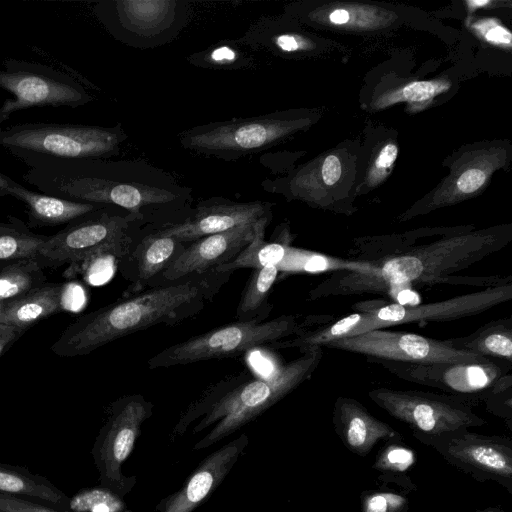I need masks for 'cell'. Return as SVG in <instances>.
I'll return each instance as SVG.
<instances>
[{
	"instance_id": "6da1fadb",
	"label": "cell",
	"mask_w": 512,
	"mask_h": 512,
	"mask_svg": "<svg viewBox=\"0 0 512 512\" xmlns=\"http://www.w3.org/2000/svg\"><path fill=\"white\" fill-rule=\"evenodd\" d=\"M23 180L41 193L69 201L114 206L141 225L159 228L193 208L192 189L143 159L24 157Z\"/></svg>"
},
{
	"instance_id": "7a4b0ae2",
	"label": "cell",
	"mask_w": 512,
	"mask_h": 512,
	"mask_svg": "<svg viewBox=\"0 0 512 512\" xmlns=\"http://www.w3.org/2000/svg\"><path fill=\"white\" fill-rule=\"evenodd\" d=\"M233 272L209 270L185 275L83 314L68 325L51 350L85 356L122 337L157 325L173 326L198 315Z\"/></svg>"
},
{
	"instance_id": "3957f363",
	"label": "cell",
	"mask_w": 512,
	"mask_h": 512,
	"mask_svg": "<svg viewBox=\"0 0 512 512\" xmlns=\"http://www.w3.org/2000/svg\"><path fill=\"white\" fill-rule=\"evenodd\" d=\"M279 366L270 375L258 377L249 370L227 375L205 389L190 403L175 425L173 437L182 436L196 419L192 432L212 429L194 449L208 448L256 419L308 380L320 364L323 349L313 345Z\"/></svg>"
},
{
	"instance_id": "277c9868",
	"label": "cell",
	"mask_w": 512,
	"mask_h": 512,
	"mask_svg": "<svg viewBox=\"0 0 512 512\" xmlns=\"http://www.w3.org/2000/svg\"><path fill=\"white\" fill-rule=\"evenodd\" d=\"M511 239L503 232H476L447 237L434 243L375 260L374 273L337 271L311 289L309 300L363 292H391L419 284H459L449 276L502 249Z\"/></svg>"
},
{
	"instance_id": "5b68a950",
	"label": "cell",
	"mask_w": 512,
	"mask_h": 512,
	"mask_svg": "<svg viewBox=\"0 0 512 512\" xmlns=\"http://www.w3.org/2000/svg\"><path fill=\"white\" fill-rule=\"evenodd\" d=\"M512 298V282L486 287L445 300L420 305L376 302L357 304L358 311L347 315L322 329L270 344V348L300 350L376 329L420 322H446L473 317L486 312Z\"/></svg>"
},
{
	"instance_id": "8992f818",
	"label": "cell",
	"mask_w": 512,
	"mask_h": 512,
	"mask_svg": "<svg viewBox=\"0 0 512 512\" xmlns=\"http://www.w3.org/2000/svg\"><path fill=\"white\" fill-rule=\"evenodd\" d=\"M127 137L121 123L107 127L28 122L0 129V146L18 159L113 158Z\"/></svg>"
},
{
	"instance_id": "52a82bcc",
	"label": "cell",
	"mask_w": 512,
	"mask_h": 512,
	"mask_svg": "<svg viewBox=\"0 0 512 512\" xmlns=\"http://www.w3.org/2000/svg\"><path fill=\"white\" fill-rule=\"evenodd\" d=\"M144 226L128 212L103 206L66 225L47 237L38 252L41 267L68 264L69 275L89 258L110 253L118 259L133 245Z\"/></svg>"
},
{
	"instance_id": "ba28073f",
	"label": "cell",
	"mask_w": 512,
	"mask_h": 512,
	"mask_svg": "<svg viewBox=\"0 0 512 512\" xmlns=\"http://www.w3.org/2000/svg\"><path fill=\"white\" fill-rule=\"evenodd\" d=\"M307 319L281 315L264 322L235 321L170 345L152 356L149 369L169 368L213 359L233 358L252 349L302 334Z\"/></svg>"
},
{
	"instance_id": "9c48e42d",
	"label": "cell",
	"mask_w": 512,
	"mask_h": 512,
	"mask_svg": "<svg viewBox=\"0 0 512 512\" xmlns=\"http://www.w3.org/2000/svg\"><path fill=\"white\" fill-rule=\"evenodd\" d=\"M368 397L430 447L452 434L487 423L467 400L451 394L381 387L370 390Z\"/></svg>"
},
{
	"instance_id": "30bf717a",
	"label": "cell",
	"mask_w": 512,
	"mask_h": 512,
	"mask_svg": "<svg viewBox=\"0 0 512 512\" xmlns=\"http://www.w3.org/2000/svg\"><path fill=\"white\" fill-rule=\"evenodd\" d=\"M298 128V119L286 112L215 121L178 135L179 145L193 153L236 161L260 153Z\"/></svg>"
},
{
	"instance_id": "8fae6325",
	"label": "cell",
	"mask_w": 512,
	"mask_h": 512,
	"mask_svg": "<svg viewBox=\"0 0 512 512\" xmlns=\"http://www.w3.org/2000/svg\"><path fill=\"white\" fill-rule=\"evenodd\" d=\"M97 15L109 33L139 49L156 48L173 41L192 15L185 0H116L99 3Z\"/></svg>"
},
{
	"instance_id": "7c38bea8",
	"label": "cell",
	"mask_w": 512,
	"mask_h": 512,
	"mask_svg": "<svg viewBox=\"0 0 512 512\" xmlns=\"http://www.w3.org/2000/svg\"><path fill=\"white\" fill-rule=\"evenodd\" d=\"M153 407L141 394L117 398L109 405L107 418L95 439L92 456L100 486L122 498L135 484L134 477L123 474L122 465L132 453L142 424L151 417Z\"/></svg>"
},
{
	"instance_id": "4fadbf2b",
	"label": "cell",
	"mask_w": 512,
	"mask_h": 512,
	"mask_svg": "<svg viewBox=\"0 0 512 512\" xmlns=\"http://www.w3.org/2000/svg\"><path fill=\"white\" fill-rule=\"evenodd\" d=\"M0 70V88L9 92L0 107V124L11 114L42 106L79 107L93 96L73 77L50 66L17 59H5Z\"/></svg>"
},
{
	"instance_id": "5bb4252c",
	"label": "cell",
	"mask_w": 512,
	"mask_h": 512,
	"mask_svg": "<svg viewBox=\"0 0 512 512\" xmlns=\"http://www.w3.org/2000/svg\"><path fill=\"white\" fill-rule=\"evenodd\" d=\"M358 353L367 359L411 364L487 362L492 359L458 350L444 340L404 331L376 329L329 341L322 347Z\"/></svg>"
},
{
	"instance_id": "9a60e30c",
	"label": "cell",
	"mask_w": 512,
	"mask_h": 512,
	"mask_svg": "<svg viewBox=\"0 0 512 512\" xmlns=\"http://www.w3.org/2000/svg\"><path fill=\"white\" fill-rule=\"evenodd\" d=\"M406 381L433 387L461 397L472 406L485 402L497 381L509 373L505 365L487 362L411 364L368 359Z\"/></svg>"
},
{
	"instance_id": "2e32d148",
	"label": "cell",
	"mask_w": 512,
	"mask_h": 512,
	"mask_svg": "<svg viewBox=\"0 0 512 512\" xmlns=\"http://www.w3.org/2000/svg\"><path fill=\"white\" fill-rule=\"evenodd\" d=\"M451 466L479 482L493 481L512 494V440L464 430L433 447Z\"/></svg>"
},
{
	"instance_id": "e0dca14e",
	"label": "cell",
	"mask_w": 512,
	"mask_h": 512,
	"mask_svg": "<svg viewBox=\"0 0 512 512\" xmlns=\"http://www.w3.org/2000/svg\"><path fill=\"white\" fill-rule=\"evenodd\" d=\"M272 206V203L261 200L236 202L223 197H211L197 202L179 222L159 228L147 227L157 234L174 237L187 245L202 237L272 215Z\"/></svg>"
},
{
	"instance_id": "ac0fdd59",
	"label": "cell",
	"mask_w": 512,
	"mask_h": 512,
	"mask_svg": "<svg viewBox=\"0 0 512 512\" xmlns=\"http://www.w3.org/2000/svg\"><path fill=\"white\" fill-rule=\"evenodd\" d=\"M185 248L186 244L176 238L143 227L131 248L117 261L118 271L129 283L122 296L160 285L163 274Z\"/></svg>"
},
{
	"instance_id": "d6986e66",
	"label": "cell",
	"mask_w": 512,
	"mask_h": 512,
	"mask_svg": "<svg viewBox=\"0 0 512 512\" xmlns=\"http://www.w3.org/2000/svg\"><path fill=\"white\" fill-rule=\"evenodd\" d=\"M260 220L187 244L180 257L163 274L160 284L232 262L252 242Z\"/></svg>"
},
{
	"instance_id": "ffe728a7",
	"label": "cell",
	"mask_w": 512,
	"mask_h": 512,
	"mask_svg": "<svg viewBox=\"0 0 512 512\" xmlns=\"http://www.w3.org/2000/svg\"><path fill=\"white\" fill-rule=\"evenodd\" d=\"M248 442L247 435L243 433L211 453L190 474L183 486L163 498L156 509L159 512H192L221 484Z\"/></svg>"
},
{
	"instance_id": "44dd1931",
	"label": "cell",
	"mask_w": 512,
	"mask_h": 512,
	"mask_svg": "<svg viewBox=\"0 0 512 512\" xmlns=\"http://www.w3.org/2000/svg\"><path fill=\"white\" fill-rule=\"evenodd\" d=\"M332 422L343 445L361 457L368 455L379 442L402 440V435L373 416L356 399L339 396L333 407Z\"/></svg>"
},
{
	"instance_id": "7402d4cb",
	"label": "cell",
	"mask_w": 512,
	"mask_h": 512,
	"mask_svg": "<svg viewBox=\"0 0 512 512\" xmlns=\"http://www.w3.org/2000/svg\"><path fill=\"white\" fill-rule=\"evenodd\" d=\"M7 195L26 205L28 227H43L68 224L71 221L106 205L82 203L34 192L11 181Z\"/></svg>"
},
{
	"instance_id": "603a6c76",
	"label": "cell",
	"mask_w": 512,
	"mask_h": 512,
	"mask_svg": "<svg viewBox=\"0 0 512 512\" xmlns=\"http://www.w3.org/2000/svg\"><path fill=\"white\" fill-rule=\"evenodd\" d=\"M64 283H46L0 307V324L23 331L58 313L63 307Z\"/></svg>"
},
{
	"instance_id": "cb8c5ba5",
	"label": "cell",
	"mask_w": 512,
	"mask_h": 512,
	"mask_svg": "<svg viewBox=\"0 0 512 512\" xmlns=\"http://www.w3.org/2000/svg\"><path fill=\"white\" fill-rule=\"evenodd\" d=\"M0 493L68 511L69 497L47 478L19 466L0 463Z\"/></svg>"
},
{
	"instance_id": "d4e9b609",
	"label": "cell",
	"mask_w": 512,
	"mask_h": 512,
	"mask_svg": "<svg viewBox=\"0 0 512 512\" xmlns=\"http://www.w3.org/2000/svg\"><path fill=\"white\" fill-rule=\"evenodd\" d=\"M458 350L480 356L512 360V321L510 318L489 322L471 334L444 340Z\"/></svg>"
},
{
	"instance_id": "484cf974",
	"label": "cell",
	"mask_w": 512,
	"mask_h": 512,
	"mask_svg": "<svg viewBox=\"0 0 512 512\" xmlns=\"http://www.w3.org/2000/svg\"><path fill=\"white\" fill-rule=\"evenodd\" d=\"M279 272L276 266L253 269L240 295L236 321H266L273 309L269 296Z\"/></svg>"
},
{
	"instance_id": "4316f807",
	"label": "cell",
	"mask_w": 512,
	"mask_h": 512,
	"mask_svg": "<svg viewBox=\"0 0 512 512\" xmlns=\"http://www.w3.org/2000/svg\"><path fill=\"white\" fill-rule=\"evenodd\" d=\"M280 272L322 273L328 271H348L356 273H374L377 265L373 262L344 259L320 252L288 246L285 256L277 266Z\"/></svg>"
},
{
	"instance_id": "83f0119b",
	"label": "cell",
	"mask_w": 512,
	"mask_h": 512,
	"mask_svg": "<svg viewBox=\"0 0 512 512\" xmlns=\"http://www.w3.org/2000/svg\"><path fill=\"white\" fill-rule=\"evenodd\" d=\"M415 452L402 440L388 441L379 450L372 468L382 486L393 484L405 493L417 490L410 472L416 463Z\"/></svg>"
},
{
	"instance_id": "f1b7e54d",
	"label": "cell",
	"mask_w": 512,
	"mask_h": 512,
	"mask_svg": "<svg viewBox=\"0 0 512 512\" xmlns=\"http://www.w3.org/2000/svg\"><path fill=\"white\" fill-rule=\"evenodd\" d=\"M271 219L272 215L263 217L258 223L252 242L232 262L215 270L234 272L241 268L277 267L285 256L290 240L273 235L270 241H265V231Z\"/></svg>"
},
{
	"instance_id": "f546056e",
	"label": "cell",
	"mask_w": 512,
	"mask_h": 512,
	"mask_svg": "<svg viewBox=\"0 0 512 512\" xmlns=\"http://www.w3.org/2000/svg\"><path fill=\"white\" fill-rule=\"evenodd\" d=\"M252 52L237 39L223 40L187 56V61L196 67L211 70H247L256 64Z\"/></svg>"
},
{
	"instance_id": "4dcf8cb0",
	"label": "cell",
	"mask_w": 512,
	"mask_h": 512,
	"mask_svg": "<svg viewBox=\"0 0 512 512\" xmlns=\"http://www.w3.org/2000/svg\"><path fill=\"white\" fill-rule=\"evenodd\" d=\"M9 222L0 221V264L22 259L38 258V252L47 235L33 233L16 217L8 216Z\"/></svg>"
},
{
	"instance_id": "1f68e13d",
	"label": "cell",
	"mask_w": 512,
	"mask_h": 512,
	"mask_svg": "<svg viewBox=\"0 0 512 512\" xmlns=\"http://www.w3.org/2000/svg\"><path fill=\"white\" fill-rule=\"evenodd\" d=\"M46 283L43 268L35 259L0 264V305Z\"/></svg>"
},
{
	"instance_id": "d6a6232c",
	"label": "cell",
	"mask_w": 512,
	"mask_h": 512,
	"mask_svg": "<svg viewBox=\"0 0 512 512\" xmlns=\"http://www.w3.org/2000/svg\"><path fill=\"white\" fill-rule=\"evenodd\" d=\"M69 512H126L122 497L102 486L87 488L69 497Z\"/></svg>"
},
{
	"instance_id": "836d02e7",
	"label": "cell",
	"mask_w": 512,
	"mask_h": 512,
	"mask_svg": "<svg viewBox=\"0 0 512 512\" xmlns=\"http://www.w3.org/2000/svg\"><path fill=\"white\" fill-rule=\"evenodd\" d=\"M407 493L390 490H366L360 496L361 512H408Z\"/></svg>"
},
{
	"instance_id": "e575fe53",
	"label": "cell",
	"mask_w": 512,
	"mask_h": 512,
	"mask_svg": "<svg viewBox=\"0 0 512 512\" xmlns=\"http://www.w3.org/2000/svg\"><path fill=\"white\" fill-rule=\"evenodd\" d=\"M443 90H445V88L431 81L412 82L405 86L398 94L393 95V99H391L389 103H394L399 100L420 102L432 98Z\"/></svg>"
},
{
	"instance_id": "d590c367",
	"label": "cell",
	"mask_w": 512,
	"mask_h": 512,
	"mask_svg": "<svg viewBox=\"0 0 512 512\" xmlns=\"http://www.w3.org/2000/svg\"><path fill=\"white\" fill-rule=\"evenodd\" d=\"M0 512H68L28 499L0 493Z\"/></svg>"
},
{
	"instance_id": "8d00e7d4",
	"label": "cell",
	"mask_w": 512,
	"mask_h": 512,
	"mask_svg": "<svg viewBox=\"0 0 512 512\" xmlns=\"http://www.w3.org/2000/svg\"><path fill=\"white\" fill-rule=\"evenodd\" d=\"M398 156V146L394 143H388L379 152L372 170V178L377 180L385 176L390 170Z\"/></svg>"
},
{
	"instance_id": "74e56055",
	"label": "cell",
	"mask_w": 512,
	"mask_h": 512,
	"mask_svg": "<svg viewBox=\"0 0 512 512\" xmlns=\"http://www.w3.org/2000/svg\"><path fill=\"white\" fill-rule=\"evenodd\" d=\"M485 173L477 168L464 171L458 178L456 185L462 193H473L477 191L485 182Z\"/></svg>"
},
{
	"instance_id": "f35d334b",
	"label": "cell",
	"mask_w": 512,
	"mask_h": 512,
	"mask_svg": "<svg viewBox=\"0 0 512 512\" xmlns=\"http://www.w3.org/2000/svg\"><path fill=\"white\" fill-rule=\"evenodd\" d=\"M479 29L489 42L507 45L511 43L510 31L497 23H490V21H486L481 23V28Z\"/></svg>"
},
{
	"instance_id": "ab89813d",
	"label": "cell",
	"mask_w": 512,
	"mask_h": 512,
	"mask_svg": "<svg viewBox=\"0 0 512 512\" xmlns=\"http://www.w3.org/2000/svg\"><path fill=\"white\" fill-rule=\"evenodd\" d=\"M342 173L341 163L337 156L328 155L323 161L321 168L322 179L325 184L333 185L335 184Z\"/></svg>"
},
{
	"instance_id": "60d3db41",
	"label": "cell",
	"mask_w": 512,
	"mask_h": 512,
	"mask_svg": "<svg viewBox=\"0 0 512 512\" xmlns=\"http://www.w3.org/2000/svg\"><path fill=\"white\" fill-rule=\"evenodd\" d=\"M25 333L18 328L0 324V357Z\"/></svg>"
},
{
	"instance_id": "b9f144b4",
	"label": "cell",
	"mask_w": 512,
	"mask_h": 512,
	"mask_svg": "<svg viewBox=\"0 0 512 512\" xmlns=\"http://www.w3.org/2000/svg\"><path fill=\"white\" fill-rule=\"evenodd\" d=\"M349 19V13L345 9H336L329 15V20L337 25L345 24Z\"/></svg>"
},
{
	"instance_id": "7bdbcfd3",
	"label": "cell",
	"mask_w": 512,
	"mask_h": 512,
	"mask_svg": "<svg viewBox=\"0 0 512 512\" xmlns=\"http://www.w3.org/2000/svg\"><path fill=\"white\" fill-rule=\"evenodd\" d=\"M12 179L2 173H0V196L7 195V188L11 183Z\"/></svg>"
},
{
	"instance_id": "ee69618b",
	"label": "cell",
	"mask_w": 512,
	"mask_h": 512,
	"mask_svg": "<svg viewBox=\"0 0 512 512\" xmlns=\"http://www.w3.org/2000/svg\"><path fill=\"white\" fill-rule=\"evenodd\" d=\"M476 512H506L499 507H486L484 509L476 510Z\"/></svg>"
}]
</instances>
